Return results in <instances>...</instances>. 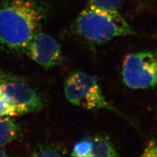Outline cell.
Segmentation results:
<instances>
[{"instance_id":"obj_3","label":"cell","mask_w":157,"mask_h":157,"mask_svg":"<svg viewBox=\"0 0 157 157\" xmlns=\"http://www.w3.org/2000/svg\"><path fill=\"white\" fill-rule=\"evenodd\" d=\"M64 94L72 105L88 110L107 109L127 119V116L107 100L96 78L80 70L67 75L63 86Z\"/></svg>"},{"instance_id":"obj_13","label":"cell","mask_w":157,"mask_h":157,"mask_svg":"<svg viewBox=\"0 0 157 157\" xmlns=\"http://www.w3.org/2000/svg\"><path fill=\"white\" fill-rule=\"evenodd\" d=\"M141 156H157V140H152L147 144Z\"/></svg>"},{"instance_id":"obj_4","label":"cell","mask_w":157,"mask_h":157,"mask_svg":"<svg viewBox=\"0 0 157 157\" xmlns=\"http://www.w3.org/2000/svg\"><path fill=\"white\" fill-rule=\"evenodd\" d=\"M124 85L132 89L157 87V51L144 50L127 55L122 66Z\"/></svg>"},{"instance_id":"obj_16","label":"cell","mask_w":157,"mask_h":157,"mask_svg":"<svg viewBox=\"0 0 157 157\" xmlns=\"http://www.w3.org/2000/svg\"><path fill=\"white\" fill-rule=\"evenodd\" d=\"M4 82H5V81L3 79V78L2 76H0V86H1V85L3 84Z\"/></svg>"},{"instance_id":"obj_7","label":"cell","mask_w":157,"mask_h":157,"mask_svg":"<svg viewBox=\"0 0 157 157\" xmlns=\"http://www.w3.org/2000/svg\"><path fill=\"white\" fill-rule=\"evenodd\" d=\"M20 127L12 117H0V147L15 140L19 136Z\"/></svg>"},{"instance_id":"obj_9","label":"cell","mask_w":157,"mask_h":157,"mask_svg":"<svg viewBox=\"0 0 157 157\" xmlns=\"http://www.w3.org/2000/svg\"><path fill=\"white\" fill-rule=\"evenodd\" d=\"M66 151L62 148L53 145H44L39 147L33 151V156H60L66 155Z\"/></svg>"},{"instance_id":"obj_1","label":"cell","mask_w":157,"mask_h":157,"mask_svg":"<svg viewBox=\"0 0 157 157\" xmlns=\"http://www.w3.org/2000/svg\"><path fill=\"white\" fill-rule=\"evenodd\" d=\"M37 0L0 2V44L10 51L25 50L46 17Z\"/></svg>"},{"instance_id":"obj_10","label":"cell","mask_w":157,"mask_h":157,"mask_svg":"<svg viewBox=\"0 0 157 157\" xmlns=\"http://www.w3.org/2000/svg\"><path fill=\"white\" fill-rule=\"evenodd\" d=\"M92 148L91 139H84L78 141L73 147L71 155L73 156L90 157Z\"/></svg>"},{"instance_id":"obj_15","label":"cell","mask_w":157,"mask_h":157,"mask_svg":"<svg viewBox=\"0 0 157 157\" xmlns=\"http://www.w3.org/2000/svg\"><path fill=\"white\" fill-rule=\"evenodd\" d=\"M7 156L6 154V152L3 149H1V147H0V156Z\"/></svg>"},{"instance_id":"obj_6","label":"cell","mask_w":157,"mask_h":157,"mask_svg":"<svg viewBox=\"0 0 157 157\" xmlns=\"http://www.w3.org/2000/svg\"><path fill=\"white\" fill-rule=\"evenodd\" d=\"M0 89L9 98L18 115L40 111L45 107L41 94L24 82H4Z\"/></svg>"},{"instance_id":"obj_5","label":"cell","mask_w":157,"mask_h":157,"mask_svg":"<svg viewBox=\"0 0 157 157\" xmlns=\"http://www.w3.org/2000/svg\"><path fill=\"white\" fill-rule=\"evenodd\" d=\"M28 56L45 69H51L62 62V51L60 44L48 34L37 31L26 48Z\"/></svg>"},{"instance_id":"obj_2","label":"cell","mask_w":157,"mask_h":157,"mask_svg":"<svg viewBox=\"0 0 157 157\" xmlns=\"http://www.w3.org/2000/svg\"><path fill=\"white\" fill-rule=\"evenodd\" d=\"M74 27L78 35L94 45H101L117 37L136 34V31L117 10L90 5L78 14Z\"/></svg>"},{"instance_id":"obj_8","label":"cell","mask_w":157,"mask_h":157,"mask_svg":"<svg viewBox=\"0 0 157 157\" xmlns=\"http://www.w3.org/2000/svg\"><path fill=\"white\" fill-rule=\"evenodd\" d=\"M91 140L92 148L90 157L119 156L115 145L108 137L97 135Z\"/></svg>"},{"instance_id":"obj_14","label":"cell","mask_w":157,"mask_h":157,"mask_svg":"<svg viewBox=\"0 0 157 157\" xmlns=\"http://www.w3.org/2000/svg\"><path fill=\"white\" fill-rule=\"evenodd\" d=\"M140 8L157 9V0H137Z\"/></svg>"},{"instance_id":"obj_12","label":"cell","mask_w":157,"mask_h":157,"mask_svg":"<svg viewBox=\"0 0 157 157\" xmlns=\"http://www.w3.org/2000/svg\"><path fill=\"white\" fill-rule=\"evenodd\" d=\"M88 5L97 7L118 10L124 4L125 0H86Z\"/></svg>"},{"instance_id":"obj_11","label":"cell","mask_w":157,"mask_h":157,"mask_svg":"<svg viewBox=\"0 0 157 157\" xmlns=\"http://www.w3.org/2000/svg\"><path fill=\"white\" fill-rule=\"evenodd\" d=\"M18 116L9 98L0 89V117Z\"/></svg>"}]
</instances>
